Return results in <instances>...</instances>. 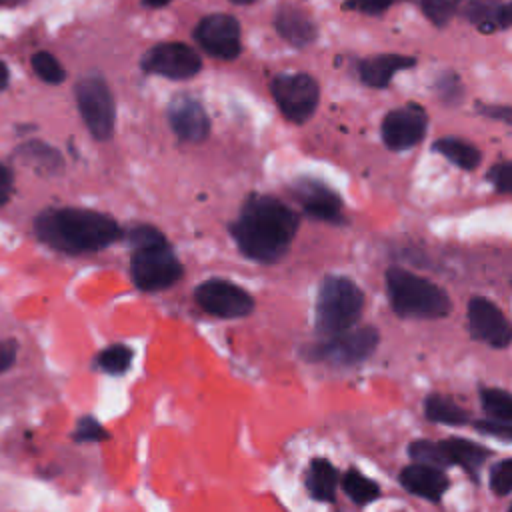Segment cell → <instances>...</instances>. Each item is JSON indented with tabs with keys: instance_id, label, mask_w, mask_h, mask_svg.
I'll list each match as a JSON object with an SVG mask.
<instances>
[{
	"instance_id": "cell-1",
	"label": "cell",
	"mask_w": 512,
	"mask_h": 512,
	"mask_svg": "<svg viewBox=\"0 0 512 512\" xmlns=\"http://www.w3.org/2000/svg\"><path fill=\"white\" fill-rule=\"evenodd\" d=\"M298 230V216L292 208L272 196H250L236 222L230 226V234L238 250L256 262L272 264L280 260Z\"/></svg>"
},
{
	"instance_id": "cell-2",
	"label": "cell",
	"mask_w": 512,
	"mask_h": 512,
	"mask_svg": "<svg viewBox=\"0 0 512 512\" xmlns=\"http://www.w3.org/2000/svg\"><path fill=\"white\" fill-rule=\"evenodd\" d=\"M34 232L46 246L64 254L96 252L122 236L114 218L86 208H48L38 214Z\"/></svg>"
},
{
	"instance_id": "cell-3",
	"label": "cell",
	"mask_w": 512,
	"mask_h": 512,
	"mask_svg": "<svg viewBox=\"0 0 512 512\" xmlns=\"http://www.w3.org/2000/svg\"><path fill=\"white\" fill-rule=\"evenodd\" d=\"M132 244L130 276L144 292L166 290L182 278V264L164 234L152 226H136L128 234Z\"/></svg>"
},
{
	"instance_id": "cell-4",
	"label": "cell",
	"mask_w": 512,
	"mask_h": 512,
	"mask_svg": "<svg viewBox=\"0 0 512 512\" xmlns=\"http://www.w3.org/2000/svg\"><path fill=\"white\" fill-rule=\"evenodd\" d=\"M386 286L394 312L402 318L438 320L452 310L450 296L432 280L392 266L386 270Z\"/></svg>"
},
{
	"instance_id": "cell-5",
	"label": "cell",
	"mask_w": 512,
	"mask_h": 512,
	"mask_svg": "<svg viewBox=\"0 0 512 512\" xmlns=\"http://www.w3.org/2000/svg\"><path fill=\"white\" fill-rule=\"evenodd\" d=\"M364 308V294L348 276H326L316 298V330L332 336L352 328Z\"/></svg>"
},
{
	"instance_id": "cell-6",
	"label": "cell",
	"mask_w": 512,
	"mask_h": 512,
	"mask_svg": "<svg viewBox=\"0 0 512 512\" xmlns=\"http://www.w3.org/2000/svg\"><path fill=\"white\" fill-rule=\"evenodd\" d=\"M380 334L374 326L348 328L344 332L324 336L304 350L310 362H322L330 366H354L370 358L378 346Z\"/></svg>"
},
{
	"instance_id": "cell-7",
	"label": "cell",
	"mask_w": 512,
	"mask_h": 512,
	"mask_svg": "<svg viewBox=\"0 0 512 512\" xmlns=\"http://www.w3.org/2000/svg\"><path fill=\"white\" fill-rule=\"evenodd\" d=\"M76 102L90 134L108 140L114 132V98L102 78H84L76 86Z\"/></svg>"
},
{
	"instance_id": "cell-8",
	"label": "cell",
	"mask_w": 512,
	"mask_h": 512,
	"mask_svg": "<svg viewBox=\"0 0 512 512\" xmlns=\"http://www.w3.org/2000/svg\"><path fill=\"white\" fill-rule=\"evenodd\" d=\"M270 90L290 122H306L318 106V84L308 74H280L272 80Z\"/></svg>"
},
{
	"instance_id": "cell-9",
	"label": "cell",
	"mask_w": 512,
	"mask_h": 512,
	"mask_svg": "<svg viewBox=\"0 0 512 512\" xmlns=\"http://www.w3.org/2000/svg\"><path fill=\"white\" fill-rule=\"evenodd\" d=\"M196 304L212 316L218 318H242L254 310L252 296L222 278H210L194 288Z\"/></svg>"
},
{
	"instance_id": "cell-10",
	"label": "cell",
	"mask_w": 512,
	"mask_h": 512,
	"mask_svg": "<svg viewBox=\"0 0 512 512\" xmlns=\"http://www.w3.org/2000/svg\"><path fill=\"white\" fill-rule=\"evenodd\" d=\"M202 62L198 54L182 42H164L150 48L142 58V70L172 80H184L198 74Z\"/></svg>"
},
{
	"instance_id": "cell-11",
	"label": "cell",
	"mask_w": 512,
	"mask_h": 512,
	"mask_svg": "<svg viewBox=\"0 0 512 512\" xmlns=\"http://www.w3.org/2000/svg\"><path fill=\"white\" fill-rule=\"evenodd\" d=\"M194 38L214 58L232 60L240 54V24L234 16L212 14L202 18Z\"/></svg>"
},
{
	"instance_id": "cell-12",
	"label": "cell",
	"mask_w": 512,
	"mask_h": 512,
	"mask_svg": "<svg viewBox=\"0 0 512 512\" xmlns=\"http://www.w3.org/2000/svg\"><path fill=\"white\" fill-rule=\"evenodd\" d=\"M468 328L476 340L494 348H506L512 340L510 322L504 312L482 296H474L468 302Z\"/></svg>"
},
{
	"instance_id": "cell-13",
	"label": "cell",
	"mask_w": 512,
	"mask_h": 512,
	"mask_svg": "<svg viewBox=\"0 0 512 512\" xmlns=\"http://www.w3.org/2000/svg\"><path fill=\"white\" fill-rule=\"evenodd\" d=\"M426 112L416 104L394 108L382 120V140L390 150H408L424 138Z\"/></svg>"
},
{
	"instance_id": "cell-14",
	"label": "cell",
	"mask_w": 512,
	"mask_h": 512,
	"mask_svg": "<svg viewBox=\"0 0 512 512\" xmlns=\"http://www.w3.org/2000/svg\"><path fill=\"white\" fill-rule=\"evenodd\" d=\"M294 196L310 218L332 224L342 220V202L338 194L322 182L302 178L294 184Z\"/></svg>"
},
{
	"instance_id": "cell-15",
	"label": "cell",
	"mask_w": 512,
	"mask_h": 512,
	"mask_svg": "<svg viewBox=\"0 0 512 512\" xmlns=\"http://www.w3.org/2000/svg\"><path fill=\"white\" fill-rule=\"evenodd\" d=\"M168 120L174 134L186 142H202L210 132V120L204 108L190 96H178L170 102Z\"/></svg>"
},
{
	"instance_id": "cell-16",
	"label": "cell",
	"mask_w": 512,
	"mask_h": 512,
	"mask_svg": "<svg viewBox=\"0 0 512 512\" xmlns=\"http://www.w3.org/2000/svg\"><path fill=\"white\" fill-rule=\"evenodd\" d=\"M400 484L414 496H420L430 502H438L448 490L450 480L442 472V468L414 462L400 472Z\"/></svg>"
},
{
	"instance_id": "cell-17",
	"label": "cell",
	"mask_w": 512,
	"mask_h": 512,
	"mask_svg": "<svg viewBox=\"0 0 512 512\" xmlns=\"http://www.w3.org/2000/svg\"><path fill=\"white\" fill-rule=\"evenodd\" d=\"M438 446H440L446 466H450V464L462 466L472 476L490 456L488 448H484L472 440H464V438H456V436L444 438L442 442H438Z\"/></svg>"
},
{
	"instance_id": "cell-18",
	"label": "cell",
	"mask_w": 512,
	"mask_h": 512,
	"mask_svg": "<svg viewBox=\"0 0 512 512\" xmlns=\"http://www.w3.org/2000/svg\"><path fill=\"white\" fill-rule=\"evenodd\" d=\"M416 60L412 56L402 54H378L372 58L362 60L360 64V78L364 84L372 88H382L390 82V78L404 68L414 66Z\"/></svg>"
},
{
	"instance_id": "cell-19",
	"label": "cell",
	"mask_w": 512,
	"mask_h": 512,
	"mask_svg": "<svg viewBox=\"0 0 512 512\" xmlns=\"http://www.w3.org/2000/svg\"><path fill=\"white\" fill-rule=\"evenodd\" d=\"M276 28H278L280 36L286 38L288 42H292L294 46H304V44L312 42L316 36V28L310 22V18L292 6H286L278 12Z\"/></svg>"
},
{
	"instance_id": "cell-20",
	"label": "cell",
	"mask_w": 512,
	"mask_h": 512,
	"mask_svg": "<svg viewBox=\"0 0 512 512\" xmlns=\"http://www.w3.org/2000/svg\"><path fill=\"white\" fill-rule=\"evenodd\" d=\"M336 484H338L336 468L324 458H314L306 474V486L312 498L322 502H334Z\"/></svg>"
},
{
	"instance_id": "cell-21",
	"label": "cell",
	"mask_w": 512,
	"mask_h": 512,
	"mask_svg": "<svg viewBox=\"0 0 512 512\" xmlns=\"http://www.w3.org/2000/svg\"><path fill=\"white\" fill-rule=\"evenodd\" d=\"M424 414L432 422L450 424V426H462L470 420L468 412L462 406H458L452 398L442 396V394H430L426 398Z\"/></svg>"
},
{
	"instance_id": "cell-22",
	"label": "cell",
	"mask_w": 512,
	"mask_h": 512,
	"mask_svg": "<svg viewBox=\"0 0 512 512\" xmlns=\"http://www.w3.org/2000/svg\"><path fill=\"white\" fill-rule=\"evenodd\" d=\"M434 150L462 170H474L480 162V150L460 138H440L434 142Z\"/></svg>"
},
{
	"instance_id": "cell-23",
	"label": "cell",
	"mask_w": 512,
	"mask_h": 512,
	"mask_svg": "<svg viewBox=\"0 0 512 512\" xmlns=\"http://www.w3.org/2000/svg\"><path fill=\"white\" fill-rule=\"evenodd\" d=\"M342 488L344 492L360 506L370 504L372 500H376L380 496V488L374 480L366 478L364 474H360L356 468H350L344 476H342Z\"/></svg>"
},
{
	"instance_id": "cell-24",
	"label": "cell",
	"mask_w": 512,
	"mask_h": 512,
	"mask_svg": "<svg viewBox=\"0 0 512 512\" xmlns=\"http://www.w3.org/2000/svg\"><path fill=\"white\" fill-rule=\"evenodd\" d=\"M480 400L484 410L500 422L512 424V396L502 388H482Z\"/></svg>"
},
{
	"instance_id": "cell-25",
	"label": "cell",
	"mask_w": 512,
	"mask_h": 512,
	"mask_svg": "<svg viewBox=\"0 0 512 512\" xmlns=\"http://www.w3.org/2000/svg\"><path fill=\"white\" fill-rule=\"evenodd\" d=\"M132 350L124 344H112L96 356V366L106 374H124L130 368Z\"/></svg>"
},
{
	"instance_id": "cell-26",
	"label": "cell",
	"mask_w": 512,
	"mask_h": 512,
	"mask_svg": "<svg viewBox=\"0 0 512 512\" xmlns=\"http://www.w3.org/2000/svg\"><path fill=\"white\" fill-rule=\"evenodd\" d=\"M32 68L48 84H58L64 80V70L60 62L48 52H36L32 56Z\"/></svg>"
},
{
	"instance_id": "cell-27",
	"label": "cell",
	"mask_w": 512,
	"mask_h": 512,
	"mask_svg": "<svg viewBox=\"0 0 512 512\" xmlns=\"http://www.w3.org/2000/svg\"><path fill=\"white\" fill-rule=\"evenodd\" d=\"M408 454H410L416 462H422V464H430V466H436V468L446 466L438 442L416 440V442H412V444L408 446Z\"/></svg>"
},
{
	"instance_id": "cell-28",
	"label": "cell",
	"mask_w": 512,
	"mask_h": 512,
	"mask_svg": "<svg viewBox=\"0 0 512 512\" xmlns=\"http://www.w3.org/2000/svg\"><path fill=\"white\" fill-rule=\"evenodd\" d=\"M490 488L498 496H506L512 490V460L504 458L490 470Z\"/></svg>"
},
{
	"instance_id": "cell-29",
	"label": "cell",
	"mask_w": 512,
	"mask_h": 512,
	"mask_svg": "<svg viewBox=\"0 0 512 512\" xmlns=\"http://www.w3.org/2000/svg\"><path fill=\"white\" fill-rule=\"evenodd\" d=\"M72 438L76 442H102L108 438V432L102 428V424L96 418L84 416L78 420L76 430L72 432Z\"/></svg>"
},
{
	"instance_id": "cell-30",
	"label": "cell",
	"mask_w": 512,
	"mask_h": 512,
	"mask_svg": "<svg viewBox=\"0 0 512 512\" xmlns=\"http://www.w3.org/2000/svg\"><path fill=\"white\" fill-rule=\"evenodd\" d=\"M422 10L430 22L444 26L456 10V0H422Z\"/></svg>"
},
{
	"instance_id": "cell-31",
	"label": "cell",
	"mask_w": 512,
	"mask_h": 512,
	"mask_svg": "<svg viewBox=\"0 0 512 512\" xmlns=\"http://www.w3.org/2000/svg\"><path fill=\"white\" fill-rule=\"evenodd\" d=\"M488 180L494 184V188L502 194H508L512 188V166L510 162H500L496 166H492V170L488 172Z\"/></svg>"
},
{
	"instance_id": "cell-32",
	"label": "cell",
	"mask_w": 512,
	"mask_h": 512,
	"mask_svg": "<svg viewBox=\"0 0 512 512\" xmlns=\"http://www.w3.org/2000/svg\"><path fill=\"white\" fill-rule=\"evenodd\" d=\"M474 428L484 432V434H492V436H498L502 440H510L512 438V424L510 422H500V420H478L474 422Z\"/></svg>"
},
{
	"instance_id": "cell-33",
	"label": "cell",
	"mask_w": 512,
	"mask_h": 512,
	"mask_svg": "<svg viewBox=\"0 0 512 512\" xmlns=\"http://www.w3.org/2000/svg\"><path fill=\"white\" fill-rule=\"evenodd\" d=\"M18 354L16 340H0V374L12 368Z\"/></svg>"
},
{
	"instance_id": "cell-34",
	"label": "cell",
	"mask_w": 512,
	"mask_h": 512,
	"mask_svg": "<svg viewBox=\"0 0 512 512\" xmlns=\"http://www.w3.org/2000/svg\"><path fill=\"white\" fill-rule=\"evenodd\" d=\"M392 2H396V0H346L348 6H352L360 12H368V14H378V12L386 10Z\"/></svg>"
},
{
	"instance_id": "cell-35",
	"label": "cell",
	"mask_w": 512,
	"mask_h": 512,
	"mask_svg": "<svg viewBox=\"0 0 512 512\" xmlns=\"http://www.w3.org/2000/svg\"><path fill=\"white\" fill-rule=\"evenodd\" d=\"M10 192H12V174L6 166L0 164V206L8 202Z\"/></svg>"
},
{
	"instance_id": "cell-36",
	"label": "cell",
	"mask_w": 512,
	"mask_h": 512,
	"mask_svg": "<svg viewBox=\"0 0 512 512\" xmlns=\"http://www.w3.org/2000/svg\"><path fill=\"white\" fill-rule=\"evenodd\" d=\"M8 84V68L0 62V90Z\"/></svg>"
},
{
	"instance_id": "cell-37",
	"label": "cell",
	"mask_w": 512,
	"mask_h": 512,
	"mask_svg": "<svg viewBox=\"0 0 512 512\" xmlns=\"http://www.w3.org/2000/svg\"><path fill=\"white\" fill-rule=\"evenodd\" d=\"M146 6H152V8H158V6H164V4H168L170 0H142Z\"/></svg>"
},
{
	"instance_id": "cell-38",
	"label": "cell",
	"mask_w": 512,
	"mask_h": 512,
	"mask_svg": "<svg viewBox=\"0 0 512 512\" xmlns=\"http://www.w3.org/2000/svg\"><path fill=\"white\" fill-rule=\"evenodd\" d=\"M22 0H0V4H18Z\"/></svg>"
},
{
	"instance_id": "cell-39",
	"label": "cell",
	"mask_w": 512,
	"mask_h": 512,
	"mask_svg": "<svg viewBox=\"0 0 512 512\" xmlns=\"http://www.w3.org/2000/svg\"><path fill=\"white\" fill-rule=\"evenodd\" d=\"M234 4H248V2H252V0H232Z\"/></svg>"
}]
</instances>
